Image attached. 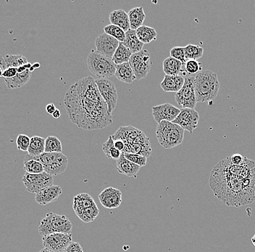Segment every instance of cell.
<instances>
[{"label": "cell", "mask_w": 255, "mask_h": 252, "mask_svg": "<svg viewBox=\"0 0 255 252\" xmlns=\"http://www.w3.org/2000/svg\"><path fill=\"white\" fill-rule=\"evenodd\" d=\"M122 44L127 47L132 54L137 53L142 50L143 44L137 37L136 32L135 30L130 29L126 32L125 40Z\"/></svg>", "instance_id": "27"}, {"label": "cell", "mask_w": 255, "mask_h": 252, "mask_svg": "<svg viewBox=\"0 0 255 252\" xmlns=\"http://www.w3.org/2000/svg\"><path fill=\"white\" fill-rule=\"evenodd\" d=\"M17 73V68H7L3 71L2 77L4 79H12Z\"/></svg>", "instance_id": "42"}, {"label": "cell", "mask_w": 255, "mask_h": 252, "mask_svg": "<svg viewBox=\"0 0 255 252\" xmlns=\"http://www.w3.org/2000/svg\"><path fill=\"white\" fill-rule=\"evenodd\" d=\"M185 71L189 74H197L202 70V65L198 60H189L184 65Z\"/></svg>", "instance_id": "38"}, {"label": "cell", "mask_w": 255, "mask_h": 252, "mask_svg": "<svg viewBox=\"0 0 255 252\" xmlns=\"http://www.w3.org/2000/svg\"><path fill=\"white\" fill-rule=\"evenodd\" d=\"M63 191L60 186H52L41 190L35 196V201L40 205H47L58 200Z\"/></svg>", "instance_id": "19"}, {"label": "cell", "mask_w": 255, "mask_h": 252, "mask_svg": "<svg viewBox=\"0 0 255 252\" xmlns=\"http://www.w3.org/2000/svg\"><path fill=\"white\" fill-rule=\"evenodd\" d=\"M64 252H84L81 246L77 242H72Z\"/></svg>", "instance_id": "43"}, {"label": "cell", "mask_w": 255, "mask_h": 252, "mask_svg": "<svg viewBox=\"0 0 255 252\" xmlns=\"http://www.w3.org/2000/svg\"><path fill=\"white\" fill-rule=\"evenodd\" d=\"M137 37L143 44H149L152 41L157 40V33L154 28L141 25V27L135 30Z\"/></svg>", "instance_id": "30"}, {"label": "cell", "mask_w": 255, "mask_h": 252, "mask_svg": "<svg viewBox=\"0 0 255 252\" xmlns=\"http://www.w3.org/2000/svg\"><path fill=\"white\" fill-rule=\"evenodd\" d=\"M156 137L161 146L165 149H171L183 143L184 130L178 124L162 121L157 124Z\"/></svg>", "instance_id": "5"}, {"label": "cell", "mask_w": 255, "mask_h": 252, "mask_svg": "<svg viewBox=\"0 0 255 252\" xmlns=\"http://www.w3.org/2000/svg\"><path fill=\"white\" fill-rule=\"evenodd\" d=\"M103 151L104 154L108 159H114L116 161L120 159L123 153L116 149L114 146V140H113L112 135L108 138V140L103 145Z\"/></svg>", "instance_id": "33"}, {"label": "cell", "mask_w": 255, "mask_h": 252, "mask_svg": "<svg viewBox=\"0 0 255 252\" xmlns=\"http://www.w3.org/2000/svg\"><path fill=\"white\" fill-rule=\"evenodd\" d=\"M24 170L26 173L31 175H37L44 172V167L39 161L35 158V156H31L27 155L24 159Z\"/></svg>", "instance_id": "29"}, {"label": "cell", "mask_w": 255, "mask_h": 252, "mask_svg": "<svg viewBox=\"0 0 255 252\" xmlns=\"http://www.w3.org/2000/svg\"><path fill=\"white\" fill-rule=\"evenodd\" d=\"M35 158L43 164L44 172L52 176L63 173L68 167V157L63 153L44 152Z\"/></svg>", "instance_id": "8"}, {"label": "cell", "mask_w": 255, "mask_h": 252, "mask_svg": "<svg viewBox=\"0 0 255 252\" xmlns=\"http://www.w3.org/2000/svg\"><path fill=\"white\" fill-rule=\"evenodd\" d=\"M170 57L179 60L183 65L186 64V56H185L184 47H174L170 49Z\"/></svg>", "instance_id": "41"}, {"label": "cell", "mask_w": 255, "mask_h": 252, "mask_svg": "<svg viewBox=\"0 0 255 252\" xmlns=\"http://www.w3.org/2000/svg\"><path fill=\"white\" fill-rule=\"evenodd\" d=\"M35 69L33 65L28 63V64L17 68V73L12 79H4L6 86L8 89L21 88L31 79V73Z\"/></svg>", "instance_id": "17"}, {"label": "cell", "mask_w": 255, "mask_h": 252, "mask_svg": "<svg viewBox=\"0 0 255 252\" xmlns=\"http://www.w3.org/2000/svg\"><path fill=\"white\" fill-rule=\"evenodd\" d=\"M99 213H100V210H99L97 204H95V205L89 207V208L87 209V210H84V212L79 214V215H78V218H79L81 221L84 222V223H92V222L95 221L96 218L98 217Z\"/></svg>", "instance_id": "36"}, {"label": "cell", "mask_w": 255, "mask_h": 252, "mask_svg": "<svg viewBox=\"0 0 255 252\" xmlns=\"http://www.w3.org/2000/svg\"><path fill=\"white\" fill-rule=\"evenodd\" d=\"M210 186L214 195L229 207H239L255 202V162L245 158L234 165L230 157L217 164L211 172Z\"/></svg>", "instance_id": "2"}, {"label": "cell", "mask_w": 255, "mask_h": 252, "mask_svg": "<svg viewBox=\"0 0 255 252\" xmlns=\"http://www.w3.org/2000/svg\"><path fill=\"white\" fill-rule=\"evenodd\" d=\"M194 77L185 78L182 88L175 93V100L183 108L194 109L197 104L194 85Z\"/></svg>", "instance_id": "11"}, {"label": "cell", "mask_w": 255, "mask_h": 252, "mask_svg": "<svg viewBox=\"0 0 255 252\" xmlns=\"http://www.w3.org/2000/svg\"><path fill=\"white\" fill-rule=\"evenodd\" d=\"M132 55H133L132 52L122 43L120 42L119 47L116 49L112 60L116 65L123 64V63H128Z\"/></svg>", "instance_id": "32"}, {"label": "cell", "mask_w": 255, "mask_h": 252, "mask_svg": "<svg viewBox=\"0 0 255 252\" xmlns=\"http://www.w3.org/2000/svg\"><path fill=\"white\" fill-rule=\"evenodd\" d=\"M53 181V176L45 172L37 175L26 173L22 178V182L27 191L35 194L44 188L52 186Z\"/></svg>", "instance_id": "10"}, {"label": "cell", "mask_w": 255, "mask_h": 252, "mask_svg": "<svg viewBox=\"0 0 255 252\" xmlns=\"http://www.w3.org/2000/svg\"><path fill=\"white\" fill-rule=\"evenodd\" d=\"M98 90L102 98L104 99L110 114H113L118 104V92L114 83L107 79H99L96 80Z\"/></svg>", "instance_id": "12"}, {"label": "cell", "mask_w": 255, "mask_h": 252, "mask_svg": "<svg viewBox=\"0 0 255 252\" xmlns=\"http://www.w3.org/2000/svg\"><path fill=\"white\" fill-rule=\"evenodd\" d=\"M120 42L113 36L103 33L100 34L95 40V47L97 51L105 56L113 58Z\"/></svg>", "instance_id": "15"}, {"label": "cell", "mask_w": 255, "mask_h": 252, "mask_svg": "<svg viewBox=\"0 0 255 252\" xmlns=\"http://www.w3.org/2000/svg\"><path fill=\"white\" fill-rule=\"evenodd\" d=\"M39 252H52L51 251H49V250H47V249H43V250H41V251Z\"/></svg>", "instance_id": "49"}, {"label": "cell", "mask_w": 255, "mask_h": 252, "mask_svg": "<svg viewBox=\"0 0 255 252\" xmlns=\"http://www.w3.org/2000/svg\"><path fill=\"white\" fill-rule=\"evenodd\" d=\"M61 116V113H60V110L57 109L54 112V114H52V116H53L54 119H59Z\"/></svg>", "instance_id": "47"}, {"label": "cell", "mask_w": 255, "mask_h": 252, "mask_svg": "<svg viewBox=\"0 0 255 252\" xmlns=\"http://www.w3.org/2000/svg\"><path fill=\"white\" fill-rule=\"evenodd\" d=\"M123 154L128 160L141 167H144L147 162V158L141 156V155L128 154V153H123Z\"/></svg>", "instance_id": "39"}, {"label": "cell", "mask_w": 255, "mask_h": 252, "mask_svg": "<svg viewBox=\"0 0 255 252\" xmlns=\"http://www.w3.org/2000/svg\"><path fill=\"white\" fill-rule=\"evenodd\" d=\"M30 142H31V138L28 135L20 134L17 136V140H16L17 149L21 151H28L30 146Z\"/></svg>", "instance_id": "40"}, {"label": "cell", "mask_w": 255, "mask_h": 252, "mask_svg": "<svg viewBox=\"0 0 255 252\" xmlns=\"http://www.w3.org/2000/svg\"><path fill=\"white\" fill-rule=\"evenodd\" d=\"M180 112H181V109L170 103H164L152 108L153 118L157 124L162 121L173 122Z\"/></svg>", "instance_id": "16"}, {"label": "cell", "mask_w": 255, "mask_h": 252, "mask_svg": "<svg viewBox=\"0 0 255 252\" xmlns=\"http://www.w3.org/2000/svg\"><path fill=\"white\" fill-rule=\"evenodd\" d=\"M194 90L197 103L212 102L216 98L220 90V82L216 73L201 71L194 77Z\"/></svg>", "instance_id": "4"}, {"label": "cell", "mask_w": 255, "mask_h": 252, "mask_svg": "<svg viewBox=\"0 0 255 252\" xmlns=\"http://www.w3.org/2000/svg\"><path fill=\"white\" fill-rule=\"evenodd\" d=\"M184 65L179 60L171 57H167L162 63L164 73L169 76H178L186 72Z\"/></svg>", "instance_id": "24"}, {"label": "cell", "mask_w": 255, "mask_h": 252, "mask_svg": "<svg viewBox=\"0 0 255 252\" xmlns=\"http://www.w3.org/2000/svg\"><path fill=\"white\" fill-rule=\"evenodd\" d=\"M114 146L116 147V149L119 150L121 152H124V149H125V144L121 140H115Z\"/></svg>", "instance_id": "45"}, {"label": "cell", "mask_w": 255, "mask_h": 252, "mask_svg": "<svg viewBox=\"0 0 255 252\" xmlns=\"http://www.w3.org/2000/svg\"><path fill=\"white\" fill-rule=\"evenodd\" d=\"M252 243H253V246L255 247V234L253 236V237L252 238Z\"/></svg>", "instance_id": "48"}, {"label": "cell", "mask_w": 255, "mask_h": 252, "mask_svg": "<svg viewBox=\"0 0 255 252\" xmlns=\"http://www.w3.org/2000/svg\"><path fill=\"white\" fill-rule=\"evenodd\" d=\"M185 56L186 60H197L202 57L204 53V49L198 45L194 44H188L184 47Z\"/></svg>", "instance_id": "34"}, {"label": "cell", "mask_w": 255, "mask_h": 252, "mask_svg": "<svg viewBox=\"0 0 255 252\" xmlns=\"http://www.w3.org/2000/svg\"><path fill=\"white\" fill-rule=\"evenodd\" d=\"M73 225L65 215H59L53 212H49L45 218L41 220L39 228L40 235L44 237L55 233L71 234Z\"/></svg>", "instance_id": "6"}, {"label": "cell", "mask_w": 255, "mask_h": 252, "mask_svg": "<svg viewBox=\"0 0 255 252\" xmlns=\"http://www.w3.org/2000/svg\"><path fill=\"white\" fill-rule=\"evenodd\" d=\"M45 151V139L39 136H33L31 138L28 154L31 156H39Z\"/></svg>", "instance_id": "31"}, {"label": "cell", "mask_w": 255, "mask_h": 252, "mask_svg": "<svg viewBox=\"0 0 255 252\" xmlns=\"http://www.w3.org/2000/svg\"><path fill=\"white\" fill-rule=\"evenodd\" d=\"M89 71L100 79H107L115 76L116 65L111 58L92 50L87 57Z\"/></svg>", "instance_id": "7"}, {"label": "cell", "mask_w": 255, "mask_h": 252, "mask_svg": "<svg viewBox=\"0 0 255 252\" xmlns=\"http://www.w3.org/2000/svg\"><path fill=\"white\" fill-rule=\"evenodd\" d=\"M199 120V113L195 111V109L181 108L180 114L172 122L178 124L183 130L192 134L194 130L198 127Z\"/></svg>", "instance_id": "14"}, {"label": "cell", "mask_w": 255, "mask_h": 252, "mask_svg": "<svg viewBox=\"0 0 255 252\" xmlns=\"http://www.w3.org/2000/svg\"><path fill=\"white\" fill-rule=\"evenodd\" d=\"M115 76L119 81L126 84H132L135 80V76L133 69L129 63H123V64L116 65V71Z\"/></svg>", "instance_id": "25"}, {"label": "cell", "mask_w": 255, "mask_h": 252, "mask_svg": "<svg viewBox=\"0 0 255 252\" xmlns=\"http://www.w3.org/2000/svg\"><path fill=\"white\" fill-rule=\"evenodd\" d=\"M63 146L57 137L49 136L45 139V153H62Z\"/></svg>", "instance_id": "35"}, {"label": "cell", "mask_w": 255, "mask_h": 252, "mask_svg": "<svg viewBox=\"0 0 255 252\" xmlns=\"http://www.w3.org/2000/svg\"><path fill=\"white\" fill-rule=\"evenodd\" d=\"M116 167L118 172L121 175L132 178H137V174L139 172L141 167L133 164L126 159L124 154H121L119 159L116 161Z\"/></svg>", "instance_id": "20"}, {"label": "cell", "mask_w": 255, "mask_h": 252, "mask_svg": "<svg viewBox=\"0 0 255 252\" xmlns=\"http://www.w3.org/2000/svg\"><path fill=\"white\" fill-rule=\"evenodd\" d=\"M56 110H57V108H56L53 103H49V104H48L47 106H46V111H47V112L49 114H53Z\"/></svg>", "instance_id": "46"}, {"label": "cell", "mask_w": 255, "mask_h": 252, "mask_svg": "<svg viewBox=\"0 0 255 252\" xmlns=\"http://www.w3.org/2000/svg\"><path fill=\"white\" fill-rule=\"evenodd\" d=\"M185 78L182 75L169 76L165 75L163 80L160 83V87L165 92H178L182 88Z\"/></svg>", "instance_id": "21"}, {"label": "cell", "mask_w": 255, "mask_h": 252, "mask_svg": "<svg viewBox=\"0 0 255 252\" xmlns=\"http://www.w3.org/2000/svg\"><path fill=\"white\" fill-rule=\"evenodd\" d=\"M104 31L107 34L113 36L115 39H117L119 42H124L126 38V31H124L122 28H120L116 25L111 24L108 25L104 28Z\"/></svg>", "instance_id": "37"}, {"label": "cell", "mask_w": 255, "mask_h": 252, "mask_svg": "<svg viewBox=\"0 0 255 252\" xmlns=\"http://www.w3.org/2000/svg\"><path fill=\"white\" fill-rule=\"evenodd\" d=\"M100 204L108 210L119 208L122 204V192L117 188H105L99 195Z\"/></svg>", "instance_id": "18"}, {"label": "cell", "mask_w": 255, "mask_h": 252, "mask_svg": "<svg viewBox=\"0 0 255 252\" xmlns=\"http://www.w3.org/2000/svg\"><path fill=\"white\" fill-rule=\"evenodd\" d=\"M28 63L26 57L22 55H7L0 59V66L3 71L7 68H20Z\"/></svg>", "instance_id": "26"}, {"label": "cell", "mask_w": 255, "mask_h": 252, "mask_svg": "<svg viewBox=\"0 0 255 252\" xmlns=\"http://www.w3.org/2000/svg\"><path fill=\"white\" fill-rule=\"evenodd\" d=\"M128 15L129 22H130V29L135 31L143 25L146 15L142 7H136L130 9L128 12Z\"/></svg>", "instance_id": "28"}, {"label": "cell", "mask_w": 255, "mask_h": 252, "mask_svg": "<svg viewBox=\"0 0 255 252\" xmlns=\"http://www.w3.org/2000/svg\"><path fill=\"white\" fill-rule=\"evenodd\" d=\"M128 63L134 72L135 79L141 80L146 78L150 71V54L146 49H142L137 53L133 54Z\"/></svg>", "instance_id": "9"}, {"label": "cell", "mask_w": 255, "mask_h": 252, "mask_svg": "<svg viewBox=\"0 0 255 252\" xmlns=\"http://www.w3.org/2000/svg\"><path fill=\"white\" fill-rule=\"evenodd\" d=\"M64 106L70 120L80 129L103 130L113 123V116L92 76L82 78L70 87Z\"/></svg>", "instance_id": "1"}, {"label": "cell", "mask_w": 255, "mask_h": 252, "mask_svg": "<svg viewBox=\"0 0 255 252\" xmlns=\"http://www.w3.org/2000/svg\"><path fill=\"white\" fill-rule=\"evenodd\" d=\"M245 158L242 155L235 154L231 156L230 159L231 163L234 165H241V164H243Z\"/></svg>", "instance_id": "44"}, {"label": "cell", "mask_w": 255, "mask_h": 252, "mask_svg": "<svg viewBox=\"0 0 255 252\" xmlns=\"http://www.w3.org/2000/svg\"><path fill=\"white\" fill-rule=\"evenodd\" d=\"M113 140H121L125 144L124 152L128 154L141 155L149 158L151 155V147L149 138L142 131L132 126L121 127L112 135Z\"/></svg>", "instance_id": "3"}, {"label": "cell", "mask_w": 255, "mask_h": 252, "mask_svg": "<svg viewBox=\"0 0 255 252\" xmlns=\"http://www.w3.org/2000/svg\"><path fill=\"white\" fill-rule=\"evenodd\" d=\"M73 242L71 234L55 233L42 237L44 249L52 252H64Z\"/></svg>", "instance_id": "13"}, {"label": "cell", "mask_w": 255, "mask_h": 252, "mask_svg": "<svg viewBox=\"0 0 255 252\" xmlns=\"http://www.w3.org/2000/svg\"><path fill=\"white\" fill-rule=\"evenodd\" d=\"M109 19L111 24L120 27L126 32L130 29L128 15L123 9H116L111 12Z\"/></svg>", "instance_id": "23"}, {"label": "cell", "mask_w": 255, "mask_h": 252, "mask_svg": "<svg viewBox=\"0 0 255 252\" xmlns=\"http://www.w3.org/2000/svg\"><path fill=\"white\" fill-rule=\"evenodd\" d=\"M3 70L1 67L0 66V77H2Z\"/></svg>", "instance_id": "50"}, {"label": "cell", "mask_w": 255, "mask_h": 252, "mask_svg": "<svg viewBox=\"0 0 255 252\" xmlns=\"http://www.w3.org/2000/svg\"><path fill=\"white\" fill-rule=\"evenodd\" d=\"M95 204L93 198L89 194L84 193L73 198V209L78 216L81 212Z\"/></svg>", "instance_id": "22"}]
</instances>
